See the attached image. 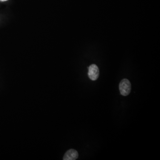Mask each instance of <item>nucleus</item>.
Wrapping results in <instances>:
<instances>
[{
    "label": "nucleus",
    "mask_w": 160,
    "mask_h": 160,
    "mask_svg": "<svg viewBox=\"0 0 160 160\" xmlns=\"http://www.w3.org/2000/svg\"><path fill=\"white\" fill-rule=\"evenodd\" d=\"M120 93L124 96H126L130 94L131 90V84L129 80L127 79H122L119 86Z\"/></svg>",
    "instance_id": "1"
},
{
    "label": "nucleus",
    "mask_w": 160,
    "mask_h": 160,
    "mask_svg": "<svg viewBox=\"0 0 160 160\" xmlns=\"http://www.w3.org/2000/svg\"><path fill=\"white\" fill-rule=\"evenodd\" d=\"M88 74L89 79L92 81H96L99 76V69L95 64H92L88 68Z\"/></svg>",
    "instance_id": "2"
},
{
    "label": "nucleus",
    "mask_w": 160,
    "mask_h": 160,
    "mask_svg": "<svg viewBox=\"0 0 160 160\" xmlns=\"http://www.w3.org/2000/svg\"><path fill=\"white\" fill-rule=\"evenodd\" d=\"M78 157L77 151L74 149H70L65 153L63 159L64 160H75Z\"/></svg>",
    "instance_id": "3"
},
{
    "label": "nucleus",
    "mask_w": 160,
    "mask_h": 160,
    "mask_svg": "<svg viewBox=\"0 0 160 160\" xmlns=\"http://www.w3.org/2000/svg\"><path fill=\"white\" fill-rule=\"evenodd\" d=\"M8 1V0H0L1 1Z\"/></svg>",
    "instance_id": "4"
}]
</instances>
